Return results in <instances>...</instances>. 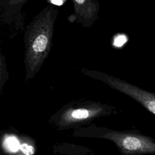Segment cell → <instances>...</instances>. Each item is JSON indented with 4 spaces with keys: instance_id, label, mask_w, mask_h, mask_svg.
<instances>
[{
    "instance_id": "1",
    "label": "cell",
    "mask_w": 155,
    "mask_h": 155,
    "mask_svg": "<svg viewBox=\"0 0 155 155\" xmlns=\"http://www.w3.org/2000/svg\"><path fill=\"white\" fill-rule=\"evenodd\" d=\"M58 7L49 4L27 25L24 33V65L26 81L33 78L48 56L53 44Z\"/></svg>"
},
{
    "instance_id": "2",
    "label": "cell",
    "mask_w": 155,
    "mask_h": 155,
    "mask_svg": "<svg viewBox=\"0 0 155 155\" xmlns=\"http://www.w3.org/2000/svg\"><path fill=\"white\" fill-rule=\"evenodd\" d=\"M85 75L106 84L113 88L127 94L146 108L155 115V94L131 84L122 79L108 74L94 70L82 68L81 70Z\"/></svg>"
},
{
    "instance_id": "3",
    "label": "cell",
    "mask_w": 155,
    "mask_h": 155,
    "mask_svg": "<svg viewBox=\"0 0 155 155\" xmlns=\"http://www.w3.org/2000/svg\"><path fill=\"white\" fill-rule=\"evenodd\" d=\"M114 140L127 154L155 153V141L148 136L136 134H116Z\"/></svg>"
},
{
    "instance_id": "4",
    "label": "cell",
    "mask_w": 155,
    "mask_h": 155,
    "mask_svg": "<svg viewBox=\"0 0 155 155\" xmlns=\"http://www.w3.org/2000/svg\"><path fill=\"white\" fill-rule=\"evenodd\" d=\"M74 13L73 20L85 28L92 26L99 19V3L96 0H71Z\"/></svg>"
},
{
    "instance_id": "5",
    "label": "cell",
    "mask_w": 155,
    "mask_h": 155,
    "mask_svg": "<svg viewBox=\"0 0 155 155\" xmlns=\"http://www.w3.org/2000/svg\"><path fill=\"white\" fill-rule=\"evenodd\" d=\"M28 0H0L1 19L10 23L19 15L23 6Z\"/></svg>"
},
{
    "instance_id": "6",
    "label": "cell",
    "mask_w": 155,
    "mask_h": 155,
    "mask_svg": "<svg viewBox=\"0 0 155 155\" xmlns=\"http://www.w3.org/2000/svg\"><path fill=\"white\" fill-rule=\"evenodd\" d=\"M9 75L7 70L5 58L1 53L0 56V80L1 88L4 85V83L7 81Z\"/></svg>"
},
{
    "instance_id": "7",
    "label": "cell",
    "mask_w": 155,
    "mask_h": 155,
    "mask_svg": "<svg viewBox=\"0 0 155 155\" xmlns=\"http://www.w3.org/2000/svg\"><path fill=\"white\" fill-rule=\"evenodd\" d=\"M70 114V118L75 120H81L87 118L91 114V111L87 108H79L71 110Z\"/></svg>"
},
{
    "instance_id": "8",
    "label": "cell",
    "mask_w": 155,
    "mask_h": 155,
    "mask_svg": "<svg viewBox=\"0 0 155 155\" xmlns=\"http://www.w3.org/2000/svg\"><path fill=\"white\" fill-rule=\"evenodd\" d=\"M5 147L12 151H16L19 147L18 140L14 137H10L5 140Z\"/></svg>"
},
{
    "instance_id": "9",
    "label": "cell",
    "mask_w": 155,
    "mask_h": 155,
    "mask_svg": "<svg viewBox=\"0 0 155 155\" xmlns=\"http://www.w3.org/2000/svg\"><path fill=\"white\" fill-rule=\"evenodd\" d=\"M20 150L25 155H33L35 153V148L27 143H22L19 146Z\"/></svg>"
}]
</instances>
